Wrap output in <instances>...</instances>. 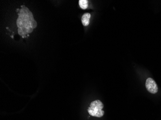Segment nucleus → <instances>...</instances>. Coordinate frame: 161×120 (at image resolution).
<instances>
[{"instance_id":"4","label":"nucleus","mask_w":161,"mask_h":120,"mask_svg":"<svg viewBox=\"0 0 161 120\" xmlns=\"http://www.w3.org/2000/svg\"><path fill=\"white\" fill-rule=\"evenodd\" d=\"M91 14L89 13H86L82 17V23L83 26H87L89 24Z\"/></svg>"},{"instance_id":"2","label":"nucleus","mask_w":161,"mask_h":120,"mask_svg":"<svg viewBox=\"0 0 161 120\" xmlns=\"http://www.w3.org/2000/svg\"><path fill=\"white\" fill-rule=\"evenodd\" d=\"M103 108L104 105L102 102L99 100H96L91 102L87 111L91 116L100 118L104 114V111L102 110Z\"/></svg>"},{"instance_id":"3","label":"nucleus","mask_w":161,"mask_h":120,"mask_svg":"<svg viewBox=\"0 0 161 120\" xmlns=\"http://www.w3.org/2000/svg\"><path fill=\"white\" fill-rule=\"evenodd\" d=\"M146 88L147 91L152 94H156L158 91V88L156 82L152 78H148L145 83Z\"/></svg>"},{"instance_id":"5","label":"nucleus","mask_w":161,"mask_h":120,"mask_svg":"<svg viewBox=\"0 0 161 120\" xmlns=\"http://www.w3.org/2000/svg\"><path fill=\"white\" fill-rule=\"evenodd\" d=\"M79 4L80 8L85 10L88 8V1L87 0H80L79 1Z\"/></svg>"},{"instance_id":"1","label":"nucleus","mask_w":161,"mask_h":120,"mask_svg":"<svg viewBox=\"0 0 161 120\" xmlns=\"http://www.w3.org/2000/svg\"><path fill=\"white\" fill-rule=\"evenodd\" d=\"M17 25L18 34L23 37L33 32L37 26V23L34 19L33 13L25 6H22L18 12Z\"/></svg>"}]
</instances>
